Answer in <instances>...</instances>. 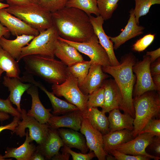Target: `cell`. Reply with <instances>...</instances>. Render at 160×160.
Masks as SVG:
<instances>
[{
    "instance_id": "cell-1",
    "label": "cell",
    "mask_w": 160,
    "mask_h": 160,
    "mask_svg": "<svg viewBox=\"0 0 160 160\" xmlns=\"http://www.w3.org/2000/svg\"><path fill=\"white\" fill-rule=\"evenodd\" d=\"M51 15L53 25L63 39L86 42L95 34L89 16L81 10L65 7L51 13Z\"/></svg>"
},
{
    "instance_id": "cell-2",
    "label": "cell",
    "mask_w": 160,
    "mask_h": 160,
    "mask_svg": "<svg viewBox=\"0 0 160 160\" xmlns=\"http://www.w3.org/2000/svg\"><path fill=\"white\" fill-rule=\"evenodd\" d=\"M121 61L118 65L102 66V69L104 73L113 76L120 89L122 102L119 109L134 119L133 96L136 78L132 67L136 62V58L132 53H130L122 57Z\"/></svg>"
},
{
    "instance_id": "cell-3",
    "label": "cell",
    "mask_w": 160,
    "mask_h": 160,
    "mask_svg": "<svg viewBox=\"0 0 160 160\" xmlns=\"http://www.w3.org/2000/svg\"><path fill=\"white\" fill-rule=\"evenodd\" d=\"M25 68L30 74L53 84H59L67 78V66L54 57L34 55L23 57Z\"/></svg>"
},
{
    "instance_id": "cell-4",
    "label": "cell",
    "mask_w": 160,
    "mask_h": 160,
    "mask_svg": "<svg viewBox=\"0 0 160 160\" xmlns=\"http://www.w3.org/2000/svg\"><path fill=\"white\" fill-rule=\"evenodd\" d=\"M156 91H147L133 98L135 112L132 131L134 138L138 135L151 119L159 116L160 92Z\"/></svg>"
},
{
    "instance_id": "cell-5",
    "label": "cell",
    "mask_w": 160,
    "mask_h": 160,
    "mask_svg": "<svg viewBox=\"0 0 160 160\" xmlns=\"http://www.w3.org/2000/svg\"><path fill=\"white\" fill-rule=\"evenodd\" d=\"M5 9L39 31L53 25L51 13L38 4L9 6Z\"/></svg>"
},
{
    "instance_id": "cell-6",
    "label": "cell",
    "mask_w": 160,
    "mask_h": 160,
    "mask_svg": "<svg viewBox=\"0 0 160 160\" xmlns=\"http://www.w3.org/2000/svg\"><path fill=\"white\" fill-rule=\"evenodd\" d=\"M53 25L46 30L39 31L27 45L23 47L20 60L25 56L37 55L54 58L57 42L59 36Z\"/></svg>"
},
{
    "instance_id": "cell-7",
    "label": "cell",
    "mask_w": 160,
    "mask_h": 160,
    "mask_svg": "<svg viewBox=\"0 0 160 160\" xmlns=\"http://www.w3.org/2000/svg\"><path fill=\"white\" fill-rule=\"evenodd\" d=\"M52 89L55 95L63 97L69 103L76 106L83 116L86 113L88 95L82 92L79 87L77 79L68 70L65 81L60 84H52Z\"/></svg>"
},
{
    "instance_id": "cell-8",
    "label": "cell",
    "mask_w": 160,
    "mask_h": 160,
    "mask_svg": "<svg viewBox=\"0 0 160 160\" xmlns=\"http://www.w3.org/2000/svg\"><path fill=\"white\" fill-rule=\"evenodd\" d=\"M151 63L150 56L146 55L142 60L136 62L133 66L132 71L136 78L133 90L134 97L140 96L148 91L158 92L153 82L150 72Z\"/></svg>"
},
{
    "instance_id": "cell-9",
    "label": "cell",
    "mask_w": 160,
    "mask_h": 160,
    "mask_svg": "<svg viewBox=\"0 0 160 160\" xmlns=\"http://www.w3.org/2000/svg\"><path fill=\"white\" fill-rule=\"evenodd\" d=\"M21 114L22 120L19 121L18 125L13 133L22 137L25 136V130L28 128L31 138L37 144H40L47 134L49 126L47 124H41L33 117L28 115L25 109H22Z\"/></svg>"
},
{
    "instance_id": "cell-10",
    "label": "cell",
    "mask_w": 160,
    "mask_h": 160,
    "mask_svg": "<svg viewBox=\"0 0 160 160\" xmlns=\"http://www.w3.org/2000/svg\"><path fill=\"white\" fill-rule=\"evenodd\" d=\"M59 38L74 47L79 52L88 56L91 63L99 64L102 66L111 65L107 53L99 43L95 34L89 41L84 42L68 41L59 36Z\"/></svg>"
},
{
    "instance_id": "cell-11",
    "label": "cell",
    "mask_w": 160,
    "mask_h": 160,
    "mask_svg": "<svg viewBox=\"0 0 160 160\" xmlns=\"http://www.w3.org/2000/svg\"><path fill=\"white\" fill-rule=\"evenodd\" d=\"M154 137L148 133L138 134L131 140L115 146L112 150L115 149L126 154L145 156L151 159L159 160L160 159L159 157L151 155L146 151V148L153 141Z\"/></svg>"
},
{
    "instance_id": "cell-12",
    "label": "cell",
    "mask_w": 160,
    "mask_h": 160,
    "mask_svg": "<svg viewBox=\"0 0 160 160\" xmlns=\"http://www.w3.org/2000/svg\"><path fill=\"white\" fill-rule=\"evenodd\" d=\"M80 130L85 136L90 152L93 151L99 160H106L107 154L103 149L102 134L94 128L87 119L84 117Z\"/></svg>"
},
{
    "instance_id": "cell-13",
    "label": "cell",
    "mask_w": 160,
    "mask_h": 160,
    "mask_svg": "<svg viewBox=\"0 0 160 160\" xmlns=\"http://www.w3.org/2000/svg\"><path fill=\"white\" fill-rule=\"evenodd\" d=\"M0 22L14 36L24 34L36 36L39 33L38 30L8 12L5 8L0 9Z\"/></svg>"
},
{
    "instance_id": "cell-14",
    "label": "cell",
    "mask_w": 160,
    "mask_h": 160,
    "mask_svg": "<svg viewBox=\"0 0 160 160\" xmlns=\"http://www.w3.org/2000/svg\"><path fill=\"white\" fill-rule=\"evenodd\" d=\"M95 33L97 36L100 44L108 55L111 66H116L120 64L115 55L113 43L109 36L105 33L103 28L104 20L100 15L94 17L89 16Z\"/></svg>"
},
{
    "instance_id": "cell-15",
    "label": "cell",
    "mask_w": 160,
    "mask_h": 160,
    "mask_svg": "<svg viewBox=\"0 0 160 160\" xmlns=\"http://www.w3.org/2000/svg\"><path fill=\"white\" fill-rule=\"evenodd\" d=\"M23 82H28L39 87L44 92L49 98L53 108V115L64 114L75 111L79 110L74 105L57 97L52 92L48 91L38 81H35L29 75H24L21 78Z\"/></svg>"
},
{
    "instance_id": "cell-16",
    "label": "cell",
    "mask_w": 160,
    "mask_h": 160,
    "mask_svg": "<svg viewBox=\"0 0 160 160\" xmlns=\"http://www.w3.org/2000/svg\"><path fill=\"white\" fill-rule=\"evenodd\" d=\"M83 117L82 113L77 110L60 116L53 115L49 119L47 124L50 128L55 129L66 127L78 131L81 128Z\"/></svg>"
},
{
    "instance_id": "cell-17",
    "label": "cell",
    "mask_w": 160,
    "mask_h": 160,
    "mask_svg": "<svg viewBox=\"0 0 160 160\" xmlns=\"http://www.w3.org/2000/svg\"><path fill=\"white\" fill-rule=\"evenodd\" d=\"M101 85L104 89V103L102 111L106 113L119 108L122 102L120 89L114 79L105 80Z\"/></svg>"
},
{
    "instance_id": "cell-18",
    "label": "cell",
    "mask_w": 160,
    "mask_h": 160,
    "mask_svg": "<svg viewBox=\"0 0 160 160\" xmlns=\"http://www.w3.org/2000/svg\"><path fill=\"white\" fill-rule=\"evenodd\" d=\"M108 77L103 71L102 65L91 63L88 74L79 87L84 95H88L100 87Z\"/></svg>"
},
{
    "instance_id": "cell-19",
    "label": "cell",
    "mask_w": 160,
    "mask_h": 160,
    "mask_svg": "<svg viewBox=\"0 0 160 160\" xmlns=\"http://www.w3.org/2000/svg\"><path fill=\"white\" fill-rule=\"evenodd\" d=\"M26 92L32 99L31 108L27 111V114L41 124H47L49 119L53 115L50 113L52 109L46 108L42 104L39 99L37 87L33 84Z\"/></svg>"
},
{
    "instance_id": "cell-20",
    "label": "cell",
    "mask_w": 160,
    "mask_h": 160,
    "mask_svg": "<svg viewBox=\"0 0 160 160\" xmlns=\"http://www.w3.org/2000/svg\"><path fill=\"white\" fill-rule=\"evenodd\" d=\"M64 144L57 129L49 127L45 138L36 146V149L41 152L45 159L50 160L59 153L60 148Z\"/></svg>"
},
{
    "instance_id": "cell-21",
    "label": "cell",
    "mask_w": 160,
    "mask_h": 160,
    "mask_svg": "<svg viewBox=\"0 0 160 160\" xmlns=\"http://www.w3.org/2000/svg\"><path fill=\"white\" fill-rule=\"evenodd\" d=\"M130 17L124 29L118 36L115 37L109 36L113 43L114 49H118L121 45L128 40L142 34L144 27L140 26L136 21L134 9L129 11Z\"/></svg>"
},
{
    "instance_id": "cell-22",
    "label": "cell",
    "mask_w": 160,
    "mask_h": 160,
    "mask_svg": "<svg viewBox=\"0 0 160 160\" xmlns=\"http://www.w3.org/2000/svg\"><path fill=\"white\" fill-rule=\"evenodd\" d=\"M2 84L8 88L10 92L8 98L12 104L16 106L17 109L21 113L22 109L20 104L22 96L33 84L24 83L20 78L10 77L6 75L3 77Z\"/></svg>"
},
{
    "instance_id": "cell-23",
    "label": "cell",
    "mask_w": 160,
    "mask_h": 160,
    "mask_svg": "<svg viewBox=\"0 0 160 160\" xmlns=\"http://www.w3.org/2000/svg\"><path fill=\"white\" fill-rule=\"evenodd\" d=\"M55 55L68 67L84 60L82 55L75 48L59 37Z\"/></svg>"
},
{
    "instance_id": "cell-24",
    "label": "cell",
    "mask_w": 160,
    "mask_h": 160,
    "mask_svg": "<svg viewBox=\"0 0 160 160\" xmlns=\"http://www.w3.org/2000/svg\"><path fill=\"white\" fill-rule=\"evenodd\" d=\"M35 36L23 34L16 36L14 40H9L2 36L0 39V46L18 62L20 60L22 48L27 45Z\"/></svg>"
},
{
    "instance_id": "cell-25",
    "label": "cell",
    "mask_w": 160,
    "mask_h": 160,
    "mask_svg": "<svg viewBox=\"0 0 160 160\" xmlns=\"http://www.w3.org/2000/svg\"><path fill=\"white\" fill-rule=\"evenodd\" d=\"M25 139L24 143L17 148L7 147L4 158H14L17 160H30L35 151L36 146L32 143L33 140L29 136V132L27 130ZM11 160L12 159H7Z\"/></svg>"
},
{
    "instance_id": "cell-26",
    "label": "cell",
    "mask_w": 160,
    "mask_h": 160,
    "mask_svg": "<svg viewBox=\"0 0 160 160\" xmlns=\"http://www.w3.org/2000/svg\"><path fill=\"white\" fill-rule=\"evenodd\" d=\"M57 130L64 145L71 148H77L82 153H87L89 148L86 139L81 133L72 129L59 128Z\"/></svg>"
},
{
    "instance_id": "cell-27",
    "label": "cell",
    "mask_w": 160,
    "mask_h": 160,
    "mask_svg": "<svg viewBox=\"0 0 160 160\" xmlns=\"http://www.w3.org/2000/svg\"><path fill=\"white\" fill-rule=\"evenodd\" d=\"M108 113L110 132L124 129L133 130L134 118L129 114L121 113L119 108L114 109Z\"/></svg>"
},
{
    "instance_id": "cell-28",
    "label": "cell",
    "mask_w": 160,
    "mask_h": 160,
    "mask_svg": "<svg viewBox=\"0 0 160 160\" xmlns=\"http://www.w3.org/2000/svg\"><path fill=\"white\" fill-rule=\"evenodd\" d=\"M103 149L106 154L115 146L126 143L134 138L132 131L124 129L103 135Z\"/></svg>"
},
{
    "instance_id": "cell-29",
    "label": "cell",
    "mask_w": 160,
    "mask_h": 160,
    "mask_svg": "<svg viewBox=\"0 0 160 160\" xmlns=\"http://www.w3.org/2000/svg\"><path fill=\"white\" fill-rule=\"evenodd\" d=\"M105 113L99 110L97 107H88L83 116L92 127L103 135L109 132V122Z\"/></svg>"
},
{
    "instance_id": "cell-30",
    "label": "cell",
    "mask_w": 160,
    "mask_h": 160,
    "mask_svg": "<svg viewBox=\"0 0 160 160\" xmlns=\"http://www.w3.org/2000/svg\"><path fill=\"white\" fill-rule=\"evenodd\" d=\"M0 68L8 77L20 78V71L18 62L0 46Z\"/></svg>"
},
{
    "instance_id": "cell-31",
    "label": "cell",
    "mask_w": 160,
    "mask_h": 160,
    "mask_svg": "<svg viewBox=\"0 0 160 160\" xmlns=\"http://www.w3.org/2000/svg\"><path fill=\"white\" fill-rule=\"evenodd\" d=\"M66 7H74L81 10L89 16L92 14L100 15L97 0H69Z\"/></svg>"
},
{
    "instance_id": "cell-32",
    "label": "cell",
    "mask_w": 160,
    "mask_h": 160,
    "mask_svg": "<svg viewBox=\"0 0 160 160\" xmlns=\"http://www.w3.org/2000/svg\"><path fill=\"white\" fill-rule=\"evenodd\" d=\"M91 64L90 60H84L68 67V71L77 79L79 87L88 74Z\"/></svg>"
},
{
    "instance_id": "cell-33",
    "label": "cell",
    "mask_w": 160,
    "mask_h": 160,
    "mask_svg": "<svg viewBox=\"0 0 160 160\" xmlns=\"http://www.w3.org/2000/svg\"><path fill=\"white\" fill-rule=\"evenodd\" d=\"M119 0H97L100 15L104 20L110 19L118 6Z\"/></svg>"
},
{
    "instance_id": "cell-34",
    "label": "cell",
    "mask_w": 160,
    "mask_h": 160,
    "mask_svg": "<svg viewBox=\"0 0 160 160\" xmlns=\"http://www.w3.org/2000/svg\"><path fill=\"white\" fill-rule=\"evenodd\" d=\"M134 15L137 23L139 25L140 17L146 15L149 12L152 5L160 4V0H135Z\"/></svg>"
},
{
    "instance_id": "cell-35",
    "label": "cell",
    "mask_w": 160,
    "mask_h": 160,
    "mask_svg": "<svg viewBox=\"0 0 160 160\" xmlns=\"http://www.w3.org/2000/svg\"><path fill=\"white\" fill-rule=\"evenodd\" d=\"M104 89L101 86L88 95L87 103L88 107H100L102 108L104 103Z\"/></svg>"
},
{
    "instance_id": "cell-36",
    "label": "cell",
    "mask_w": 160,
    "mask_h": 160,
    "mask_svg": "<svg viewBox=\"0 0 160 160\" xmlns=\"http://www.w3.org/2000/svg\"><path fill=\"white\" fill-rule=\"evenodd\" d=\"M69 0H39L38 4L51 13L60 10L66 7Z\"/></svg>"
},
{
    "instance_id": "cell-37",
    "label": "cell",
    "mask_w": 160,
    "mask_h": 160,
    "mask_svg": "<svg viewBox=\"0 0 160 160\" xmlns=\"http://www.w3.org/2000/svg\"><path fill=\"white\" fill-rule=\"evenodd\" d=\"M155 38V35L147 34L137 40L132 46V49L135 51H143L153 42Z\"/></svg>"
},
{
    "instance_id": "cell-38",
    "label": "cell",
    "mask_w": 160,
    "mask_h": 160,
    "mask_svg": "<svg viewBox=\"0 0 160 160\" xmlns=\"http://www.w3.org/2000/svg\"><path fill=\"white\" fill-rule=\"evenodd\" d=\"M144 133H150L154 136L160 137V119L153 118L151 119L138 134Z\"/></svg>"
},
{
    "instance_id": "cell-39",
    "label": "cell",
    "mask_w": 160,
    "mask_h": 160,
    "mask_svg": "<svg viewBox=\"0 0 160 160\" xmlns=\"http://www.w3.org/2000/svg\"><path fill=\"white\" fill-rule=\"evenodd\" d=\"M12 103L8 98L6 99L0 98V112L10 114L14 117L21 119V113L12 105Z\"/></svg>"
},
{
    "instance_id": "cell-40",
    "label": "cell",
    "mask_w": 160,
    "mask_h": 160,
    "mask_svg": "<svg viewBox=\"0 0 160 160\" xmlns=\"http://www.w3.org/2000/svg\"><path fill=\"white\" fill-rule=\"evenodd\" d=\"M108 154L112 155L117 160H149L151 159L147 156L126 154L115 149L111 150Z\"/></svg>"
},
{
    "instance_id": "cell-41",
    "label": "cell",
    "mask_w": 160,
    "mask_h": 160,
    "mask_svg": "<svg viewBox=\"0 0 160 160\" xmlns=\"http://www.w3.org/2000/svg\"><path fill=\"white\" fill-rule=\"evenodd\" d=\"M64 146L67 151L71 155L73 160H90L96 157L93 151L87 153H77L72 150L71 148L65 145Z\"/></svg>"
},
{
    "instance_id": "cell-42",
    "label": "cell",
    "mask_w": 160,
    "mask_h": 160,
    "mask_svg": "<svg viewBox=\"0 0 160 160\" xmlns=\"http://www.w3.org/2000/svg\"><path fill=\"white\" fill-rule=\"evenodd\" d=\"M20 119L18 117H14L12 121L9 124L4 126H0V133L5 129L10 130L13 132L17 126L18 122Z\"/></svg>"
},
{
    "instance_id": "cell-43",
    "label": "cell",
    "mask_w": 160,
    "mask_h": 160,
    "mask_svg": "<svg viewBox=\"0 0 160 160\" xmlns=\"http://www.w3.org/2000/svg\"><path fill=\"white\" fill-rule=\"evenodd\" d=\"M150 71L152 76L160 74V58L151 63Z\"/></svg>"
},
{
    "instance_id": "cell-44",
    "label": "cell",
    "mask_w": 160,
    "mask_h": 160,
    "mask_svg": "<svg viewBox=\"0 0 160 160\" xmlns=\"http://www.w3.org/2000/svg\"><path fill=\"white\" fill-rule=\"evenodd\" d=\"M61 151V154L59 153L52 157V160H68L70 154L66 151L64 146L62 147Z\"/></svg>"
},
{
    "instance_id": "cell-45",
    "label": "cell",
    "mask_w": 160,
    "mask_h": 160,
    "mask_svg": "<svg viewBox=\"0 0 160 160\" xmlns=\"http://www.w3.org/2000/svg\"><path fill=\"white\" fill-rule=\"evenodd\" d=\"M154 138L153 141L150 145L153 146L155 152L157 156L160 155V137Z\"/></svg>"
},
{
    "instance_id": "cell-46",
    "label": "cell",
    "mask_w": 160,
    "mask_h": 160,
    "mask_svg": "<svg viewBox=\"0 0 160 160\" xmlns=\"http://www.w3.org/2000/svg\"><path fill=\"white\" fill-rule=\"evenodd\" d=\"M146 55L150 56L151 63H152L160 57V48H159L153 51H148Z\"/></svg>"
},
{
    "instance_id": "cell-47",
    "label": "cell",
    "mask_w": 160,
    "mask_h": 160,
    "mask_svg": "<svg viewBox=\"0 0 160 160\" xmlns=\"http://www.w3.org/2000/svg\"><path fill=\"white\" fill-rule=\"evenodd\" d=\"M9 6L29 4L31 3L29 0H5Z\"/></svg>"
},
{
    "instance_id": "cell-48",
    "label": "cell",
    "mask_w": 160,
    "mask_h": 160,
    "mask_svg": "<svg viewBox=\"0 0 160 160\" xmlns=\"http://www.w3.org/2000/svg\"><path fill=\"white\" fill-rule=\"evenodd\" d=\"M10 32L6 27L3 25L0 22V39L4 36L6 39L10 36Z\"/></svg>"
},
{
    "instance_id": "cell-49",
    "label": "cell",
    "mask_w": 160,
    "mask_h": 160,
    "mask_svg": "<svg viewBox=\"0 0 160 160\" xmlns=\"http://www.w3.org/2000/svg\"><path fill=\"white\" fill-rule=\"evenodd\" d=\"M45 159H46L44 156L36 149L30 160H44Z\"/></svg>"
},
{
    "instance_id": "cell-50",
    "label": "cell",
    "mask_w": 160,
    "mask_h": 160,
    "mask_svg": "<svg viewBox=\"0 0 160 160\" xmlns=\"http://www.w3.org/2000/svg\"><path fill=\"white\" fill-rule=\"evenodd\" d=\"M153 82L158 89V92L160 91V74L154 76L152 77Z\"/></svg>"
},
{
    "instance_id": "cell-51",
    "label": "cell",
    "mask_w": 160,
    "mask_h": 160,
    "mask_svg": "<svg viewBox=\"0 0 160 160\" xmlns=\"http://www.w3.org/2000/svg\"><path fill=\"white\" fill-rule=\"evenodd\" d=\"M106 159L107 160H116V158L114 156L113 157L111 155L109 154H107L105 156Z\"/></svg>"
},
{
    "instance_id": "cell-52",
    "label": "cell",
    "mask_w": 160,
    "mask_h": 160,
    "mask_svg": "<svg viewBox=\"0 0 160 160\" xmlns=\"http://www.w3.org/2000/svg\"><path fill=\"white\" fill-rule=\"evenodd\" d=\"M9 5L7 4L3 3L1 2H0V9L6 8L9 6Z\"/></svg>"
},
{
    "instance_id": "cell-53",
    "label": "cell",
    "mask_w": 160,
    "mask_h": 160,
    "mask_svg": "<svg viewBox=\"0 0 160 160\" xmlns=\"http://www.w3.org/2000/svg\"><path fill=\"white\" fill-rule=\"evenodd\" d=\"M5 118V114L4 113L0 112V121H3Z\"/></svg>"
},
{
    "instance_id": "cell-54",
    "label": "cell",
    "mask_w": 160,
    "mask_h": 160,
    "mask_svg": "<svg viewBox=\"0 0 160 160\" xmlns=\"http://www.w3.org/2000/svg\"><path fill=\"white\" fill-rule=\"evenodd\" d=\"M29 1L32 3L38 4L39 0H29Z\"/></svg>"
},
{
    "instance_id": "cell-55",
    "label": "cell",
    "mask_w": 160,
    "mask_h": 160,
    "mask_svg": "<svg viewBox=\"0 0 160 160\" xmlns=\"http://www.w3.org/2000/svg\"><path fill=\"white\" fill-rule=\"evenodd\" d=\"M7 160L4 159L3 157V156H2L0 153V160Z\"/></svg>"
},
{
    "instance_id": "cell-56",
    "label": "cell",
    "mask_w": 160,
    "mask_h": 160,
    "mask_svg": "<svg viewBox=\"0 0 160 160\" xmlns=\"http://www.w3.org/2000/svg\"><path fill=\"white\" fill-rule=\"evenodd\" d=\"M4 72V71L3 70H2L0 68V79L1 77L2 74Z\"/></svg>"
},
{
    "instance_id": "cell-57",
    "label": "cell",
    "mask_w": 160,
    "mask_h": 160,
    "mask_svg": "<svg viewBox=\"0 0 160 160\" xmlns=\"http://www.w3.org/2000/svg\"><path fill=\"white\" fill-rule=\"evenodd\" d=\"M5 0H0V2H1Z\"/></svg>"
}]
</instances>
